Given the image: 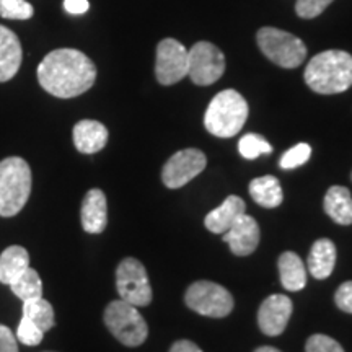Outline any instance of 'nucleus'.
<instances>
[{
	"instance_id": "obj_34",
	"label": "nucleus",
	"mask_w": 352,
	"mask_h": 352,
	"mask_svg": "<svg viewBox=\"0 0 352 352\" xmlns=\"http://www.w3.org/2000/svg\"><path fill=\"white\" fill-rule=\"evenodd\" d=\"M170 352H202V349H199V346H196L192 341H176L173 346H171Z\"/></svg>"
},
{
	"instance_id": "obj_35",
	"label": "nucleus",
	"mask_w": 352,
	"mask_h": 352,
	"mask_svg": "<svg viewBox=\"0 0 352 352\" xmlns=\"http://www.w3.org/2000/svg\"><path fill=\"white\" fill-rule=\"evenodd\" d=\"M254 352H280V351L276 349V347H271V346H263V347H258Z\"/></svg>"
},
{
	"instance_id": "obj_20",
	"label": "nucleus",
	"mask_w": 352,
	"mask_h": 352,
	"mask_svg": "<svg viewBox=\"0 0 352 352\" xmlns=\"http://www.w3.org/2000/svg\"><path fill=\"white\" fill-rule=\"evenodd\" d=\"M324 212L340 226L352 223V196L344 186H331L324 196Z\"/></svg>"
},
{
	"instance_id": "obj_17",
	"label": "nucleus",
	"mask_w": 352,
	"mask_h": 352,
	"mask_svg": "<svg viewBox=\"0 0 352 352\" xmlns=\"http://www.w3.org/2000/svg\"><path fill=\"white\" fill-rule=\"evenodd\" d=\"M245 210L246 206L241 197L228 196L217 209L210 210V212L206 215V228L212 233L223 235V233L239 220V217L245 214Z\"/></svg>"
},
{
	"instance_id": "obj_25",
	"label": "nucleus",
	"mask_w": 352,
	"mask_h": 352,
	"mask_svg": "<svg viewBox=\"0 0 352 352\" xmlns=\"http://www.w3.org/2000/svg\"><path fill=\"white\" fill-rule=\"evenodd\" d=\"M240 155L246 160H254V158L264 155V153H271L272 147L266 139L258 134H246L240 139L239 142Z\"/></svg>"
},
{
	"instance_id": "obj_22",
	"label": "nucleus",
	"mask_w": 352,
	"mask_h": 352,
	"mask_svg": "<svg viewBox=\"0 0 352 352\" xmlns=\"http://www.w3.org/2000/svg\"><path fill=\"white\" fill-rule=\"evenodd\" d=\"M30 267V254L23 246L13 245L0 254V283L10 285L20 274Z\"/></svg>"
},
{
	"instance_id": "obj_23",
	"label": "nucleus",
	"mask_w": 352,
	"mask_h": 352,
	"mask_svg": "<svg viewBox=\"0 0 352 352\" xmlns=\"http://www.w3.org/2000/svg\"><path fill=\"white\" fill-rule=\"evenodd\" d=\"M10 289L12 292L23 302L36 300V298L43 297L41 277H39V274L33 270V267H26L23 274H20L10 284Z\"/></svg>"
},
{
	"instance_id": "obj_14",
	"label": "nucleus",
	"mask_w": 352,
	"mask_h": 352,
	"mask_svg": "<svg viewBox=\"0 0 352 352\" xmlns=\"http://www.w3.org/2000/svg\"><path fill=\"white\" fill-rule=\"evenodd\" d=\"M82 227L87 233H101L108 223L107 196L101 189H90L83 197L80 209Z\"/></svg>"
},
{
	"instance_id": "obj_29",
	"label": "nucleus",
	"mask_w": 352,
	"mask_h": 352,
	"mask_svg": "<svg viewBox=\"0 0 352 352\" xmlns=\"http://www.w3.org/2000/svg\"><path fill=\"white\" fill-rule=\"evenodd\" d=\"M307 352H344L342 346L333 338L327 336V334H314V336L308 338Z\"/></svg>"
},
{
	"instance_id": "obj_32",
	"label": "nucleus",
	"mask_w": 352,
	"mask_h": 352,
	"mask_svg": "<svg viewBox=\"0 0 352 352\" xmlns=\"http://www.w3.org/2000/svg\"><path fill=\"white\" fill-rule=\"evenodd\" d=\"M0 352H19V340L6 324H0Z\"/></svg>"
},
{
	"instance_id": "obj_5",
	"label": "nucleus",
	"mask_w": 352,
	"mask_h": 352,
	"mask_svg": "<svg viewBox=\"0 0 352 352\" xmlns=\"http://www.w3.org/2000/svg\"><path fill=\"white\" fill-rule=\"evenodd\" d=\"M104 324L121 344L138 347L148 336V327L138 307L124 300H113L104 310Z\"/></svg>"
},
{
	"instance_id": "obj_4",
	"label": "nucleus",
	"mask_w": 352,
	"mask_h": 352,
	"mask_svg": "<svg viewBox=\"0 0 352 352\" xmlns=\"http://www.w3.org/2000/svg\"><path fill=\"white\" fill-rule=\"evenodd\" d=\"M248 120V103L235 90H223L209 103L204 126L215 138H233Z\"/></svg>"
},
{
	"instance_id": "obj_11",
	"label": "nucleus",
	"mask_w": 352,
	"mask_h": 352,
	"mask_svg": "<svg viewBox=\"0 0 352 352\" xmlns=\"http://www.w3.org/2000/svg\"><path fill=\"white\" fill-rule=\"evenodd\" d=\"M208 165V158L204 152L197 148H184L171 155L162 170V179L165 186L170 189H178L202 173V170Z\"/></svg>"
},
{
	"instance_id": "obj_6",
	"label": "nucleus",
	"mask_w": 352,
	"mask_h": 352,
	"mask_svg": "<svg viewBox=\"0 0 352 352\" xmlns=\"http://www.w3.org/2000/svg\"><path fill=\"white\" fill-rule=\"evenodd\" d=\"M256 41L263 54L279 67L296 69L307 57V46L302 39L272 26L259 30Z\"/></svg>"
},
{
	"instance_id": "obj_24",
	"label": "nucleus",
	"mask_w": 352,
	"mask_h": 352,
	"mask_svg": "<svg viewBox=\"0 0 352 352\" xmlns=\"http://www.w3.org/2000/svg\"><path fill=\"white\" fill-rule=\"evenodd\" d=\"M23 315L28 316L43 333L50 331L56 324L54 308L43 297L36 298V300L23 302Z\"/></svg>"
},
{
	"instance_id": "obj_10",
	"label": "nucleus",
	"mask_w": 352,
	"mask_h": 352,
	"mask_svg": "<svg viewBox=\"0 0 352 352\" xmlns=\"http://www.w3.org/2000/svg\"><path fill=\"white\" fill-rule=\"evenodd\" d=\"M189 54L186 47L173 38L158 43L155 76L162 85H173L188 76Z\"/></svg>"
},
{
	"instance_id": "obj_26",
	"label": "nucleus",
	"mask_w": 352,
	"mask_h": 352,
	"mask_svg": "<svg viewBox=\"0 0 352 352\" xmlns=\"http://www.w3.org/2000/svg\"><path fill=\"white\" fill-rule=\"evenodd\" d=\"M34 8L26 0H0V16L7 20H30Z\"/></svg>"
},
{
	"instance_id": "obj_27",
	"label": "nucleus",
	"mask_w": 352,
	"mask_h": 352,
	"mask_svg": "<svg viewBox=\"0 0 352 352\" xmlns=\"http://www.w3.org/2000/svg\"><path fill=\"white\" fill-rule=\"evenodd\" d=\"M311 157V147L308 144H297L296 147H292L280 157V168L283 170H294L298 166L305 165Z\"/></svg>"
},
{
	"instance_id": "obj_2",
	"label": "nucleus",
	"mask_w": 352,
	"mask_h": 352,
	"mask_svg": "<svg viewBox=\"0 0 352 352\" xmlns=\"http://www.w3.org/2000/svg\"><path fill=\"white\" fill-rule=\"evenodd\" d=\"M307 85L320 95H336L352 87V56L346 51H323L305 69Z\"/></svg>"
},
{
	"instance_id": "obj_15",
	"label": "nucleus",
	"mask_w": 352,
	"mask_h": 352,
	"mask_svg": "<svg viewBox=\"0 0 352 352\" xmlns=\"http://www.w3.org/2000/svg\"><path fill=\"white\" fill-rule=\"evenodd\" d=\"M23 51L20 39L12 30L0 25V83L8 82L19 72Z\"/></svg>"
},
{
	"instance_id": "obj_9",
	"label": "nucleus",
	"mask_w": 352,
	"mask_h": 352,
	"mask_svg": "<svg viewBox=\"0 0 352 352\" xmlns=\"http://www.w3.org/2000/svg\"><path fill=\"white\" fill-rule=\"evenodd\" d=\"M188 76L196 85L208 87L219 80L226 72V56L217 46L208 41H199L188 51Z\"/></svg>"
},
{
	"instance_id": "obj_13",
	"label": "nucleus",
	"mask_w": 352,
	"mask_h": 352,
	"mask_svg": "<svg viewBox=\"0 0 352 352\" xmlns=\"http://www.w3.org/2000/svg\"><path fill=\"white\" fill-rule=\"evenodd\" d=\"M223 241L236 256H248L259 245V226L252 215L243 214L223 233Z\"/></svg>"
},
{
	"instance_id": "obj_12",
	"label": "nucleus",
	"mask_w": 352,
	"mask_h": 352,
	"mask_svg": "<svg viewBox=\"0 0 352 352\" xmlns=\"http://www.w3.org/2000/svg\"><path fill=\"white\" fill-rule=\"evenodd\" d=\"M292 300L283 294H274L261 303L258 311L259 329L267 336H279L287 327L292 315Z\"/></svg>"
},
{
	"instance_id": "obj_7",
	"label": "nucleus",
	"mask_w": 352,
	"mask_h": 352,
	"mask_svg": "<svg viewBox=\"0 0 352 352\" xmlns=\"http://www.w3.org/2000/svg\"><path fill=\"white\" fill-rule=\"evenodd\" d=\"M184 302L196 314L212 316V318H223L233 310L232 294L226 287L210 280H197L189 285Z\"/></svg>"
},
{
	"instance_id": "obj_31",
	"label": "nucleus",
	"mask_w": 352,
	"mask_h": 352,
	"mask_svg": "<svg viewBox=\"0 0 352 352\" xmlns=\"http://www.w3.org/2000/svg\"><path fill=\"white\" fill-rule=\"evenodd\" d=\"M334 302L340 310L352 315V280H347L338 287L336 294H334Z\"/></svg>"
},
{
	"instance_id": "obj_8",
	"label": "nucleus",
	"mask_w": 352,
	"mask_h": 352,
	"mask_svg": "<svg viewBox=\"0 0 352 352\" xmlns=\"http://www.w3.org/2000/svg\"><path fill=\"white\" fill-rule=\"evenodd\" d=\"M116 289L121 300L134 307H147L152 302V287L147 271L135 258H126L118 264Z\"/></svg>"
},
{
	"instance_id": "obj_33",
	"label": "nucleus",
	"mask_w": 352,
	"mask_h": 352,
	"mask_svg": "<svg viewBox=\"0 0 352 352\" xmlns=\"http://www.w3.org/2000/svg\"><path fill=\"white\" fill-rule=\"evenodd\" d=\"M64 8L70 15H82L90 8L88 0H64Z\"/></svg>"
},
{
	"instance_id": "obj_16",
	"label": "nucleus",
	"mask_w": 352,
	"mask_h": 352,
	"mask_svg": "<svg viewBox=\"0 0 352 352\" xmlns=\"http://www.w3.org/2000/svg\"><path fill=\"white\" fill-rule=\"evenodd\" d=\"M72 135L76 148L85 155L103 151L108 142V129L101 122L94 120L78 121L74 126Z\"/></svg>"
},
{
	"instance_id": "obj_1",
	"label": "nucleus",
	"mask_w": 352,
	"mask_h": 352,
	"mask_svg": "<svg viewBox=\"0 0 352 352\" xmlns=\"http://www.w3.org/2000/svg\"><path fill=\"white\" fill-rule=\"evenodd\" d=\"M38 80L47 94L57 98H76L94 87L96 67L77 50H56L38 65Z\"/></svg>"
},
{
	"instance_id": "obj_30",
	"label": "nucleus",
	"mask_w": 352,
	"mask_h": 352,
	"mask_svg": "<svg viewBox=\"0 0 352 352\" xmlns=\"http://www.w3.org/2000/svg\"><path fill=\"white\" fill-rule=\"evenodd\" d=\"M329 3H333V0H297L296 12L300 19L310 20L321 15Z\"/></svg>"
},
{
	"instance_id": "obj_28",
	"label": "nucleus",
	"mask_w": 352,
	"mask_h": 352,
	"mask_svg": "<svg viewBox=\"0 0 352 352\" xmlns=\"http://www.w3.org/2000/svg\"><path fill=\"white\" fill-rule=\"evenodd\" d=\"M44 333L33 323L28 316L23 315L19 329H16V340L25 346H38L43 341Z\"/></svg>"
},
{
	"instance_id": "obj_18",
	"label": "nucleus",
	"mask_w": 352,
	"mask_h": 352,
	"mask_svg": "<svg viewBox=\"0 0 352 352\" xmlns=\"http://www.w3.org/2000/svg\"><path fill=\"white\" fill-rule=\"evenodd\" d=\"M336 264V246L331 240L320 239L311 246L308 254V271L315 279H327L333 274Z\"/></svg>"
},
{
	"instance_id": "obj_21",
	"label": "nucleus",
	"mask_w": 352,
	"mask_h": 352,
	"mask_svg": "<svg viewBox=\"0 0 352 352\" xmlns=\"http://www.w3.org/2000/svg\"><path fill=\"white\" fill-rule=\"evenodd\" d=\"M250 196L253 197V201L256 202V204L266 209L279 208L284 199L283 188H280L279 179L271 175L254 178L253 182L250 183Z\"/></svg>"
},
{
	"instance_id": "obj_19",
	"label": "nucleus",
	"mask_w": 352,
	"mask_h": 352,
	"mask_svg": "<svg viewBox=\"0 0 352 352\" xmlns=\"http://www.w3.org/2000/svg\"><path fill=\"white\" fill-rule=\"evenodd\" d=\"M280 284L290 292H298L307 285V267L302 258L294 252H285L279 258Z\"/></svg>"
},
{
	"instance_id": "obj_3",
	"label": "nucleus",
	"mask_w": 352,
	"mask_h": 352,
	"mask_svg": "<svg viewBox=\"0 0 352 352\" xmlns=\"http://www.w3.org/2000/svg\"><path fill=\"white\" fill-rule=\"evenodd\" d=\"M32 168L20 157L0 162V217H13L32 195Z\"/></svg>"
}]
</instances>
